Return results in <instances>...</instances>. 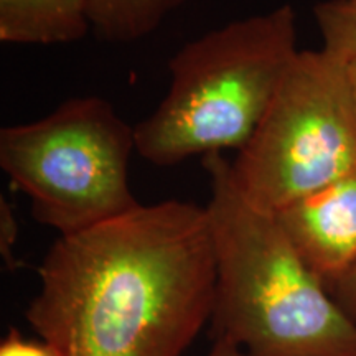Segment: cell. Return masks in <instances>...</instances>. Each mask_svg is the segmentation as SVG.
I'll return each mask as SVG.
<instances>
[{"mask_svg":"<svg viewBox=\"0 0 356 356\" xmlns=\"http://www.w3.org/2000/svg\"><path fill=\"white\" fill-rule=\"evenodd\" d=\"M38 275L25 318L55 356H181L215 305L207 207L139 204L60 236Z\"/></svg>","mask_w":356,"mask_h":356,"instance_id":"1","label":"cell"},{"mask_svg":"<svg viewBox=\"0 0 356 356\" xmlns=\"http://www.w3.org/2000/svg\"><path fill=\"white\" fill-rule=\"evenodd\" d=\"M216 259L213 340L251 356H356V323L293 251L273 213L249 203L222 154L202 157Z\"/></svg>","mask_w":356,"mask_h":356,"instance_id":"2","label":"cell"},{"mask_svg":"<svg viewBox=\"0 0 356 356\" xmlns=\"http://www.w3.org/2000/svg\"><path fill=\"white\" fill-rule=\"evenodd\" d=\"M292 6L228 22L168 61L170 88L136 127V152L157 167L241 150L299 55Z\"/></svg>","mask_w":356,"mask_h":356,"instance_id":"3","label":"cell"},{"mask_svg":"<svg viewBox=\"0 0 356 356\" xmlns=\"http://www.w3.org/2000/svg\"><path fill=\"white\" fill-rule=\"evenodd\" d=\"M136 127L109 101L71 97L37 121L0 129V168L60 236L139 207L129 185Z\"/></svg>","mask_w":356,"mask_h":356,"instance_id":"4","label":"cell"},{"mask_svg":"<svg viewBox=\"0 0 356 356\" xmlns=\"http://www.w3.org/2000/svg\"><path fill=\"white\" fill-rule=\"evenodd\" d=\"M356 168V119L345 61L300 50L259 126L231 163L243 197L277 213Z\"/></svg>","mask_w":356,"mask_h":356,"instance_id":"5","label":"cell"},{"mask_svg":"<svg viewBox=\"0 0 356 356\" xmlns=\"http://www.w3.org/2000/svg\"><path fill=\"white\" fill-rule=\"evenodd\" d=\"M274 216L293 251L325 287L356 264V168Z\"/></svg>","mask_w":356,"mask_h":356,"instance_id":"6","label":"cell"},{"mask_svg":"<svg viewBox=\"0 0 356 356\" xmlns=\"http://www.w3.org/2000/svg\"><path fill=\"white\" fill-rule=\"evenodd\" d=\"M89 12L91 0H0V42H78L92 29Z\"/></svg>","mask_w":356,"mask_h":356,"instance_id":"7","label":"cell"},{"mask_svg":"<svg viewBox=\"0 0 356 356\" xmlns=\"http://www.w3.org/2000/svg\"><path fill=\"white\" fill-rule=\"evenodd\" d=\"M188 0H91V25L109 43H131L147 37Z\"/></svg>","mask_w":356,"mask_h":356,"instance_id":"8","label":"cell"},{"mask_svg":"<svg viewBox=\"0 0 356 356\" xmlns=\"http://www.w3.org/2000/svg\"><path fill=\"white\" fill-rule=\"evenodd\" d=\"M314 17L323 50L348 63L356 56V0H323Z\"/></svg>","mask_w":356,"mask_h":356,"instance_id":"9","label":"cell"},{"mask_svg":"<svg viewBox=\"0 0 356 356\" xmlns=\"http://www.w3.org/2000/svg\"><path fill=\"white\" fill-rule=\"evenodd\" d=\"M19 238V225H17L15 215H13L10 203L6 197H0V251H2L3 261L7 262L8 269L17 266L12 249Z\"/></svg>","mask_w":356,"mask_h":356,"instance_id":"10","label":"cell"},{"mask_svg":"<svg viewBox=\"0 0 356 356\" xmlns=\"http://www.w3.org/2000/svg\"><path fill=\"white\" fill-rule=\"evenodd\" d=\"M327 291L338 307L356 323V264L335 282L327 286Z\"/></svg>","mask_w":356,"mask_h":356,"instance_id":"11","label":"cell"},{"mask_svg":"<svg viewBox=\"0 0 356 356\" xmlns=\"http://www.w3.org/2000/svg\"><path fill=\"white\" fill-rule=\"evenodd\" d=\"M0 356H55V353L44 341L26 340L12 328L0 343Z\"/></svg>","mask_w":356,"mask_h":356,"instance_id":"12","label":"cell"},{"mask_svg":"<svg viewBox=\"0 0 356 356\" xmlns=\"http://www.w3.org/2000/svg\"><path fill=\"white\" fill-rule=\"evenodd\" d=\"M204 356H251V355H249L244 348H241L239 345L233 343V341L218 338V340H213L211 350Z\"/></svg>","mask_w":356,"mask_h":356,"instance_id":"13","label":"cell"},{"mask_svg":"<svg viewBox=\"0 0 356 356\" xmlns=\"http://www.w3.org/2000/svg\"><path fill=\"white\" fill-rule=\"evenodd\" d=\"M348 68V79L351 88V97H353V109H355V119H356V56L346 63Z\"/></svg>","mask_w":356,"mask_h":356,"instance_id":"14","label":"cell"}]
</instances>
